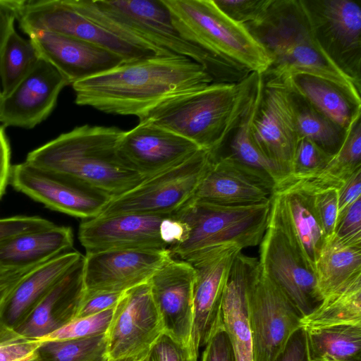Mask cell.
Instances as JSON below:
<instances>
[{
    "mask_svg": "<svg viewBox=\"0 0 361 361\" xmlns=\"http://www.w3.org/2000/svg\"><path fill=\"white\" fill-rule=\"evenodd\" d=\"M212 83L213 79L200 64L173 55L125 62L72 87L78 105L138 117L165 99Z\"/></svg>",
    "mask_w": 361,
    "mask_h": 361,
    "instance_id": "6da1fadb",
    "label": "cell"
},
{
    "mask_svg": "<svg viewBox=\"0 0 361 361\" xmlns=\"http://www.w3.org/2000/svg\"><path fill=\"white\" fill-rule=\"evenodd\" d=\"M123 132L114 126H78L31 151L25 161L111 200L145 180L117 154Z\"/></svg>",
    "mask_w": 361,
    "mask_h": 361,
    "instance_id": "7a4b0ae2",
    "label": "cell"
},
{
    "mask_svg": "<svg viewBox=\"0 0 361 361\" xmlns=\"http://www.w3.org/2000/svg\"><path fill=\"white\" fill-rule=\"evenodd\" d=\"M259 73L165 99L137 118L218 154L246 108Z\"/></svg>",
    "mask_w": 361,
    "mask_h": 361,
    "instance_id": "3957f363",
    "label": "cell"
},
{
    "mask_svg": "<svg viewBox=\"0 0 361 361\" xmlns=\"http://www.w3.org/2000/svg\"><path fill=\"white\" fill-rule=\"evenodd\" d=\"M245 26L271 59L264 78L280 79L296 73L310 75L336 84L361 101L360 90L320 50L301 0H272L260 20Z\"/></svg>",
    "mask_w": 361,
    "mask_h": 361,
    "instance_id": "277c9868",
    "label": "cell"
},
{
    "mask_svg": "<svg viewBox=\"0 0 361 361\" xmlns=\"http://www.w3.org/2000/svg\"><path fill=\"white\" fill-rule=\"evenodd\" d=\"M16 20L28 36L45 31L78 38L119 56L125 62L174 55L116 22L94 0H18Z\"/></svg>",
    "mask_w": 361,
    "mask_h": 361,
    "instance_id": "5b68a950",
    "label": "cell"
},
{
    "mask_svg": "<svg viewBox=\"0 0 361 361\" xmlns=\"http://www.w3.org/2000/svg\"><path fill=\"white\" fill-rule=\"evenodd\" d=\"M271 200L228 206L191 200L173 214L183 225L181 240L169 250L190 264L233 248L260 244L266 232Z\"/></svg>",
    "mask_w": 361,
    "mask_h": 361,
    "instance_id": "8992f818",
    "label": "cell"
},
{
    "mask_svg": "<svg viewBox=\"0 0 361 361\" xmlns=\"http://www.w3.org/2000/svg\"><path fill=\"white\" fill-rule=\"evenodd\" d=\"M181 35L210 54L263 75L271 59L247 27L224 14L214 0H163Z\"/></svg>",
    "mask_w": 361,
    "mask_h": 361,
    "instance_id": "52a82bcc",
    "label": "cell"
},
{
    "mask_svg": "<svg viewBox=\"0 0 361 361\" xmlns=\"http://www.w3.org/2000/svg\"><path fill=\"white\" fill-rule=\"evenodd\" d=\"M116 22L147 42L200 64L214 83H238L250 73L210 54L184 38L163 0H94Z\"/></svg>",
    "mask_w": 361,
    "mask_h": 361,
    "instance_id": "ba28073f",
    "label": "cell"
},
{
    "mask_svg": "<svg viewBox=\"0 0 361 361\" xmlns=\"http://www.w3.org/2000/svg\"><path fill=\"white\" fill-rule=\"evenodd\" d=\"M217 155L200 149L182 163L145 179L130 190L109 200L98 216L174 214L192 200Z\"/></svg>",
    "mask_w": 361,
    "mask_h": 361,
    "instance_id": "9c48e42d",
    "label": "cell"
},
{
    "mask_svg": "<svg viewBox=\"0 0 361 361\" xmlns=\"http://www.w3.org/2000/svg\"><path fill=\"white\" fill-rule=\"evenodd\" d=\"M184 235L173 215L123 214L83 220L78 238L86 252L112 250H169Z\"/></svg>",
    "mask_w": 361,
    "mask_h": 361,
    "instance_id": "30bf717a",
    "label": "cell"
},
{
    "mask_svg": "<svg viewBox=\"0 0 361 361\" xmlns=\"http://www.w3.org/2000/svg\"><path fill=\"white\" fill-rule=\"evenodd\" d=\"M301 1L324 56L361 90L360 1Z\"/></svg>",
    "mask_w": 361,
    "mask_h": 361,
    "instance_id": "8fae6325",
    "label": "cell"
},
{
    "mask_svg": "<svg viewBox=\"0 0 361 361\" xmlns=\"http://www.w3.org/2000/svg\"><path fill=\"white\" fill-rule=\"evenodd\" d=\"M253 361H277L302 316L284 293L260 272L247 295Z\"/></svg>",
    "mask_w": 361,
    "mask_h": 361,
    "instance_id": "7c38bea8",
    "label": "cell"
},
{
    "mask_svg": "<svg viewBox=\"0 0 361 361\" xmlns=\"http://www.w3.org/2000/svg\"><path fill=\"white\" fill-rule=\"evenodd\" d=\"M163 324L148 283L123 293L106 333L109 360H142L164 333Z\"/></svg>",
    "mask_w": 361,
    "mask_h": 361,
    "instance_id": "4fadbf2b",
    "label": "cell"
},
{
    "mask_svg": "<svg viewBox=\"0 0 361 361\" xmlns=\"http://www.w3.org/2000/svg\"><path fill=\"white\" fill-rule=\"evenodd\" d=\"M259 245L262 273L284 293L302 318L310 314L323 300L315 271L269 218Z\"/></svg>",
    "mask_w": 361,
    "mask_h": 361,
    "instance_id": "5bb4252c",
    "label": "cell"
},
{
    "mask_svg": "<svg viewBox=\"0 0 361 361\" xmlns=\"http://www.w3.org/2000/svg\"><path fill=\"white\" fill-rule=\"evenodd\" d=\"M263 80L262 97L251 128L252 140L264 156L290 176L300 139L290 92L277 80L263 77Z\"/></svg>",
    "mask_w": 361,
    "mask_h": 361,
    "instance_id": "9a60e30c",
    "label": "cell"
},
{
    "mask_svg": "<svg viewBox=\"0 0 361 361\" xmlns=\"http://www.w3.org/2000/svg\"><path fill=\"white\" fill-rule=\"evenodd\" d=\"M9 183L50 209L83 220L98 216L110 200L25 161L12 165Z\"/></svg>",
    "mask_w": 361,
    "mask_h": 361,
    "instance_id": "2e32d148",
    "label": "cell"
},
{
    "mask_svg": "<svg viewBox=\"0 0 361 361\" xmlns=\"http://www.w3.org/2000/svg\"><path fill=\"white\" fill-rule=\"evenodd\" d=\"M170 257L168 250L86 252L82 275L85 292L123 293L148 282Z\"/></svg>",
    "mask_w": 361,
    "mask_h": 361,
    "instance_id": "e0dca14e",
    "label": "cell"
},
{
    "mask_svg": "<svg viewBox=\"0 0 361 361\" xmlns=\"http://www.w3.org/2000/svg\"><path fill=\"white\" fill-rule=\"evenodd\" d=\"M200 149L184 137L144 123L124 131L116 145L122 162L145 179L182 163Z\"/></svg>",
    "mask_w": 361,
    "mask_h": 361,
    "instance_id": "ac0fdd59",
    "label": "cell"
},
{
    "mask_svg": "<svg viewBox=\"0 0 361 361\" xmlns=\"http://www.w3.org/2000/svg\"><path fill=\"white\" fill-rule=\"evenodd\" d=\"M241 250L230 249L191 265L195 271L193 316L189 348L197 358L200 349L224 329L222 301L231 267Z\"/></svg>",
    "mask_w": 361,
    "mask_h": 361,
    "instance_id": "d6986e66",
    "label": "cell"
},
{
    "mask_svg": "<svg viewBox=\"0 0 361 361\" xmlns=\"http://www.w3.org/2000/svg\"><path fill=\"white\" fill-rule=\"evenodd\" d=\"M68 85L53 65L40 57L11 93L5 96L0 93L1 126L34 128L50 115L61 91Z\"/></svg>",
    "mask_w": 361,
    "mask_h": 361,
    "instance_id": "ffe728a7",
    "label": "cell"
},
{
    "mask_svg": "<svg viewBox=\"0 0 361 361\" xmlns=\"http://www.w3.org/2000/svg\"><path fill=\"white\" fill-rule=\"evenodd\" d=\"M195 276L190 263L171 256L147 282L164 333L188 345L192 325Z\"/></svg>",
    "mask_w": 361,
    "mask_h": 361,
    "instance_id": "44dd1931",
    "label": "cell"
},
{
    "mask_svg": "<svg viewBox=\"0 0 361 361\" xmlns=\"http://www.w3.org/2000/svg\"><path fill=\"white\" fill-rule=\"evenodd\" d=\"M276 185L268 176L228 155L216 157L192 199L228 206L268 202Z\"/></svg>",
    "mask_w": 361,
    "mask_h": 361,
    "instance_id": "7402d4cb",
    "label": "cell"
},
{
    "mask_svg": "<svg viewBox=\"0 0 361 361\" xmlns=\"http://www.w3.org/2000/svg\"><path fill=\"white\" fill-rule=\"evenodd\" d=\"M269 220L315 271L327 239L314 209L313 194L295 187L276 190Z\"/></svg>",
    "mask_w": 361,
    "mask_h": 361,
    "instance_id": "603a6c76",
    "label": "cell"
},
{
    "mask_svg": "<svg viewBox=\"0 0 361 361\" xmlns=\"http://www.w3.org/2000/svg\"><path fill=\"white\" fill-rule=\"evenodd\" d=\"M29 37L39 56L53 65L70 85L125 63L119 56L78 38L45 31L34 32Z\"/></svg>",
    "mask_w": 361,
    "mask_h": 361,
    "instance_id": "cb8c5ba5",
    "label": "cell"
},
{
    "mask_svg": "<svg viewBox=\"0 0 361 361\" xmlns=\"http://www.w3.org/2000/svg\"><path fill=\"white\" fill-rule=\"evenodd\" d=\"M275 80L345 131L361 114V101L329 80L302 73Z\"/></svg>",
    "mask_w": 361,
    "mask_h": 361,
    "instance_id": "d4e9b609",
    "label": "cell"
},
{
    "mask_svg": "<svg viewBox=\"0 0 361 361\" xmlns=\"http://www.w3.org/2000/svg\"><path fill=\"white\" fill-rule=\"evenodd\" d=\"M73 245L71 228L56 226L0 241V267L18 269L39 265Z\"/></svg>",
    "mask_w": 361,
    "mask_h": 361,
    "instance_id": "484cf974",
    "label": "cell"
},
{
    "mask_svg": "<svg viewBox=\"0 0 361 361\" xmlns=\"http://www.w3.org/2000/svg\"><path fill=\"white\" fill-rule=\"evenodd\" d=\"M82 257L77 251H68L31 269L19 282L9 301L6 312L10 323L33 309Z\"/></svg>",
    "mask_w": 361,
    "mask_h": 361,
    "instance_id": "4316f807",
    "label": "cell"
},
{
    "mask_svg": "<svg viewBox=\"0 0 361 361\" xmlns=\"http://www.w3.org/2000/svg\"><path fill=\"white\" fill-rule=\"evenodd\" d=\"M263 88V80L259 78L246 108L225 142L228 143V152L226 155L268 176L274 180L276 188L289 174L264 156L251 137L252 125L260 105Z\"/></svg>",
    "mask_w": 361,
    "mask_h": 361,
    "instance_id": "83f0119b",
    "label": "cell"
},
{
    "mask_svg": "<svg viewBox=\"0 0 361 361\" xmlns=\"http://www.w3.org/2000/svg\"><path fill=\"white\" fill-rule=\"evenodd\" d=\"M360 116L357 115L348 126L341 147L324 170L314 176L293 179L295 185L312 192L330 188L338 189L361 169Z\"/></svg>",
    "mask_w": 361,
    "mask_h": 361,
    "instance_id": "f1b7e54d",
    "label": "cell"
},
{
    "mask_svg": "<svg viewBox=\"0 0 361 361\" xmlns=\"http://www.w3.org/2000/svg\"><path fill=\"white\" fill-rule=\"evenodd\" d=\"M303 329L310 361H361V324Z\"/></svg>",
    "mask_w": 361,
    "mask_h": 361,
    "instance_id": "f546056e",
    "label": "cell"
},
{
    "mask_svg": "<svg viewBox=\"0 0 361 361\" xmlns=\"http://www.w3.org/2000/svg\"><path fill=\"white\" fill-rule=\"evenodd\" d=\"M315 273L323 299L361 278V245H345L329 240L317 260Z\"/></svg>",
    "mask_w": 361,
    "mask_h": 361,
    "instance_id": "4dcf8cb0",
    "label": "cell"
},
{
    "mask_svg": "<svg viewBox=\"0 0 361 361\" xmlns=\"http://www.w3.org/2000/svg\"><path fill=\"white\" fill-rule=\"evenodd\" d=\"M361 324V278L324 298L301 319L302 328Z\"/></svg>",
    "mask_w": 361,
    "mask_h": 361,
    "instance_id": "1f68e13d",
    "label": "cell"
},
{
    "mask_svg": "<svg viewBox=\"0 0 361 361\" xmlns=\"http://www.w3.org/2000/svg\"><path fill=\"white\" fill-rule=\"evenodd\" d=\"M40 56L30 39L15 28L8 35L0 52V81L2 95H7L32 71Z\"/></svg>",
    "mask_w": 361,
    "mask_h": 361,
    "instance_id": "d6a6232c",
    "label": "cell"
},
{
    "mask_svg": "<svg viewBox=\"0 0 361 361\" xmlns=\"http://www.w3.org/2000/svg\"><path fill=\"white\" fill-rule=\"evenodd\" d=\"M290 92L300 138L310 140L329 155H334L342 145L345 131L314 109L300 96Z\"/></svg>",
    "mask_w": 361,
    "mask_h": 361,
    "instance_id": "836d02e7",
    "label": "cell"
},
{
    "mask_svg": "<svg viewBox=\"0 0 361 361\" xmlns=\"http://www.w3.org/2000/svg\"><path fill=\"white\" fill-rule=\"evenodd\" d=\"M37 361H109L106 334L90 338L42 342Z\"/></svg>",
    "mask_w": 361,
    "mask_h": 361,
    "instance_id": "e575fe53",
    "label": "cell"
},
{
    "mask_svg": "<svg viewBox=\"0 0 361 361\" xmlns=\"http://www.w3.org/2000/svg\"><path fill=\"white\" fill-rule=\"evenodd\" d=\"M114 307L93 315L74 318L38 341H64L94 337L106 334L113 317Z\"/></svg>",
    "mask_w": 361,
    "mask_h": 361,
    "instance_id": "d590c367",
    "label": "cell"
},
{
    "mask_svg": "<svg viewBox=\"0 0 361 361\" xmlns=\"http://www.w3.org/2000/svg\"><path fill=\"white\" fill-rule=\"evenodd\" d=\"M331 157L314 142L300 138L293 157L290 175L286 179L317 176L324 170Z\"/></svg>",
    "mask_w": 361,
    "mask_h": 361,
    "instance_id": "8d00e7d4",
    "label": "cell"
},
{
    "mask_svg": "<svg viewBox=\"0 0 361 361\" xmlns=\"http://www.w3.org/2000/svg\"><path fill=\"white\" fill-rule=\"evenodd\" d=\"M217 7L233 21L245 25L260 20L272 0H214Z\"/></svg>",
    "mask_w": 361,
    "mask_h": 361,
    "instance_id": "74e56055",
    "label": "cell"
},
{
    "mask_svg": "<svg viewBox=\"0 0 361 361\" xmlns=\"http://www.w3.org/2000/svg\"><path fill=\"white\" fill-rule=\"evenodd\" d=\"M330 240L345 245H361V197L338 216Z\"/></svg>",
    "mask_w": 361,
    "mask_h": 361,
    "instance_id": "f35d334b",
    "label": "cell"
},
{
    "mask_svg": "<svg viewBox=\"0 0 361 361\" xmlns=\"http://www.w3.org/2000/svg\"><path fill=\"white\" fill-rule=\"evenodd\" d=\"M337 188H330L312 192L314 209L327 241L333 237L337 222Z\"/></svg>",
    "mask_w": 361,
    "mask_h": 361,
    "instance_id": "ab89813d",
    "label": "cell"
},
{
    "mask_svg": "<svg viewBox=\"0 0 361 361\" xmlns=\"http://www.w3.org/2000/svg\"><path fill=\"white\" fill-rule=\"evenodd\" d=\"M143 361H198L189 345L163 333L151 347Z\"/></svg>",
    "mask_w": 361,
    "mask_h": 361,
    "instance_id": "60d3db41",
    "label": "cell"
},
{
    "mask_svg": "<svg viewBox=\"0 0 361 361\" xmlns=\"http://www.w3.org/2000/svg\"><path fill=\"white\" fill-rule=\"evenodd\" d=\"M54 226L53 222L39 216H13L0 218V241L16 235L47 229Z\"/></svg>",
    "mask_w": 361,
    "mask_h": 361,
    "instance_id": "b9f144b4",
    "label": "cell"
},
{
    "mask_svg": "<svg viewBox=\"0 0 361 361\" xmlns=\"http://www.w3.org/2000/svg\"><path fill=\"white\" fill-rule=\"evenodd\" d=\"M122 294L123 293L116 292H84L74 318L93 315L112 308L116 306Z\"/></svg>",
    "mask_w": 361,
    "mask_h": 361,
    "instance_id": "7bdbcfd3",
    "label": "cell"
},
{
    "mask_svg": "<svg viewBox=\"0 0 361 361\" xmlns=\"http://www.w3.org/2000/svg\"><path fill=\"white\" fill-rule=\"evenodd\" d=\"M42 342L25 338L0 346V361H37Z\"/></svg>",
    "mask_w": 361,
    "mask_h": 361,
    "instance_id": "ee69618b",
    "label": "cell"
},
{
    "mask_svg": "<svg viewBox=\"0 0 361 361\" xmlns=\"http://www.w3.org/2000/svg\"><path fill=\"white\" fill-rule=\"evenodd\" d=\"M201 361H234L232 345L224 329L217 331L204 346Z\"/></svg>",
    "mask_w": 361,
    "mask_h": 361,
    "instance_id": "f6af8a7d",
    "label": "cell"
},
{
    "mask_svg": "<svg viewBox=\"0 0 361 361\" xmlns=\"http://www.w3.org/2000/svg\"><path fill=\"white\" fill-rule=\"evenodd\" d=\"M338 216L361 197V169L357 170L337 190ZM338 218V217H337Z\"/></svg>",
    "mask_w": 361,
    "mask_h": 361,
    "instance_id": "bcb514c9",
    "label": "cell"
},
{
    "mask_svg": "<svg viewBox=\"0 0 361 361\" xmlns=\"http://www.w3.org/2000/svg\"><path fill=\"white\" fill-rule=\"evenodd\" d=\"M35 267L17 269L8 275L0 277V320L6 311L16 286L22 279Z\"/></svg>",
    "mask_w": 361,
    "mask_h": 361,
    "instance_id": "7dc6e473",
    "label": "cell"
},
{
    "mask_svg": "<svg viewBox=\"0 0 361 361\" xmlns=\"http://www.w3.org/2000/svg\"><path fill=\"white\" fill-rule=\"evenodd\" d=\"M277 361H310L305 331L302 327L291 336L283 353Z\"/></svg>",
    "mask_w": 361,
    "mask_h": 361,
    "instance_id": "c3c4849f",
    "label": "cell"
},
{
    "mask_svg": "<svg viewBox=\"0 0 361 361\" xmlns=\"http://www.w3.org/2000/svg\"><path fill=\"white\" fill-rule=\"evenodd\" d=\"M11 168L9 142L4 127L0 126V200L10 182Z\"/></svg>",
    "mask_w": 361,
    "mask_h": 361,
    "instance_id": "681fc988",
    "label": "cell"
},
{
    "mask_svg": "<svg viewBox=\"0 0 361 361\" xmlns=\"http://www.w3.org/2000/svg\"><path fill=\"white\" fill-rule=\"evenodd\" d=\"M16 6L17 0H0V52L8 35L14 28Z\"/></svg>",
    "mask_w": 361,
    "mask_h": 361,
    "instance_id": "f907efd6",
    "label": "cell"
},
{
    "mask_svg": "<svg viewBox=\"0 0 361 361\" xmlns=\"http://www.w3.org/2000/svg\"><path fill=\"white\" fill-rule=\"evenodd\" d=\"M27 338L20 334L16 329L11 326L0 322V346Z\"/></svg>",
    "mask_w": 361,
    "mask_h": 361,
    "instance_id": "816d5d0a",
    "label": "cell"
},
{
    "mask_svg": "<svg viewBox=\"0 0 361 361\" xmlns=\"http://www.w3.org/2000/svg\"><path fill=\"white\" fill-rule=\"evenodd\" d=\"M15 270H17V269H4V268H1L0 267V277L4 276L6 275H8L10 273L13 272V271H15Z\"/></svg>",
    "mask_w": 361,
    "mask_h": 361,
    "instance_id": "f5cc1de1",
    "label": "cell"
},
{
    "mask_svg": "<svg viewBox=\"0 0 361 361\" xmlns=\"http://www.w3.org/2000/svg\"><path fill=\"white\" fill-rule=\"evenodd\" d=\"M109 361H141V360H137L133 359V358H123V359L109 360Z\"/></svg>",
    "mask_w": 361,
    "mask_h": 361,
    "instance_id": "db71d44e",
    "label": "cell"
},
{
    "mask_svg": "<svg viewBox=\"0 0 361 361\" xmlns=\"http://www.w3.org/2000/svg\"><path fill=\"white\" fill-rule=\"evenodd\" d=\"M141 361H143V360H142Z\"/></svg>",
    "mask_w": 361,
    "mask_h": 361,
    "instance_id": "11a10c76",
    "label": "cell"
}]
</instances>
